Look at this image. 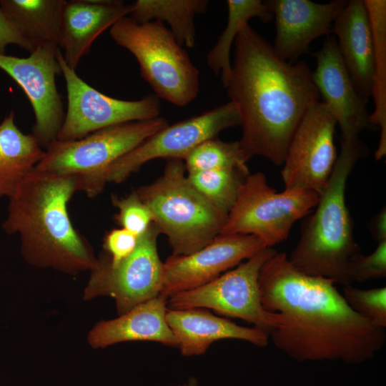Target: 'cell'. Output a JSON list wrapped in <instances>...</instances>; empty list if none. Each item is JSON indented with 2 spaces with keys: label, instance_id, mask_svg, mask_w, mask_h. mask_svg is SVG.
<instances>
[{
  "label": "cell",
  "instance_id": "obj_1",
  "mask_svg": "<svg viewBox=\"0 0 386 386\" xmlns=\"http://www.w3.org/2000/svg\"><path fill=\"white\" fill-rule=\"evenodd\" d=\"M258 281L262 307L277 315L269 336L291 358L357 365L384 346L385 329L355 313L332 280L299 271L285 253L264 263Z\"/></svg>",
  "mask_w": 386,
  "mask_h": 386
},
{
  "label": "cell",
  "instance_id": "obj_2",
  "mask_svg": "<svg viewBox=\"0 0 386 386\" xmlns=\"http://www.w3.org/2000/svg\"><path fill=\"white\" fill-rule=\"evenodd\" d=\"M234 59L224 87L242 128L238 141L247 162L261 156L282 165L307 109L320 101L312 71L303 61L282 59L249 24L234 40Z\"/></svg>",
  "mask_w": 386,
  "mask_h": 386
},
{
  "label": "cell",
  "instance_id": "obj_3",
  "mask_svg": "<svg viewBox=\"0 0 386 386\" xmlns=\"http://www.w3.org/2000/svg\"><path fill=\"white\" fill-rule=\"evenodd\" d=\"M76 191V177L34 168L9 198L2 229L19 235L21 253L30 264L69 274L96 267L98 259L69 217L68 204Z\"/></svg>",
  "mask_w": 386,
  "mask_h": 386
},
{
  "label": "cell",
  "instance_id": "obj_4",
  "mask_svg": "<svg viewBox=\"0 0 386 386\" xmlns=\"http://www.w3.org/2000/svg\"><path fill=\"white\" fill-rule=\"evenodd\" d=\"M367 153L360 141L342 142L333 171L312 214L305 217L301 236L288 257L299 271L351 284L350 266L360 252L345 201L347 178L358 159Z\"/></svg>",
  "mask_w": 386,
  "mask_h": 386
},
{
  "label": "cell",
  "instance_id": "obj_5",
  "mask_svg": "<svg viewBox=\"0 0 386 386\" xmlns=\"http://www.w3.org/2000/svg\"><path fill=\"white\" fill-rule=\"evenodd\" d=\"M135 191L159 233L168 238L174 255L206 246L220 234L227 218L192 185L180 159H168L160 177Z\"/></svg>",
  "mask_w": 386,
  "mask_h": 386
},
{
  "label": "cell",
  "instance_id": "obj_6",
  "mask_svg": "<svg viewBox=\"0 0 386 386\" xmlns=\"http://www.w3.org/2000/svg\"><path fill=\"white\" fill-rule=\"evenodd\" d=\"M109 34L136 58L141 76L158 98L184 107L197 97L199 71L164 23L138 24L127 16L111 26Z\"/></svg>",
  "mask_w": 386,
  "mask_h": 386
},
{
  "label": "cell",
  "instance_id": "obj_7",
  "mask_svg": "<svg viewBox=\"0 0 386 386\" xmlns=\"http://www.w3.org/2000/svg\"><path fill=\"white\" fill-rule=\"evenodd\" d=\"M163 117L106 127L79 139H56L35 169L78 178L79 191L93 198L102 192L108 168L146 139L169 125Z\"/></svg>",
  "mask_w": 386,
  "mask_h": 386
},
{
  "label": "cell",
  "instance_id": "obj_8",
  "mask_svg": "<svg viewBox=\"0 0 386 386\" xmlns=\"http://www.w3.org/2000/svg\"><path fill=\"white\" fill-rule=\"evenodd\" d=\"M319 198L310 190L278 192L267 184L263 173L249 174L219 234L253 235L272 247L287 239L293 224L312 212Z\"/></svg>",
  "mask_w": 386,
  "mask_h": 386
},
{
  "label": "cell",
  "instance_id": "obj_9",
  "mask_svg": "<svg viewBox=\"0 0 386 386\" xmlns=\"http://www.w3.org/2000/svg\"><path fill=\"white\" fill-rule=\"evenodd\" d=\"M276 251L264 247L255 255L214 280L168 299V308H208L220 315L242 319L268 335L277 322L275 313L261 303L259 274L264 263Z\"/></svg>",
  "mask_w": 386,
  "mask_h": 386
},
{
  "label": "cell",
  "instance_id": "obj_10",
  "mask_svg": "<svg viewBox=\"0 0 386 386\" xmlns=\"http://www.w3.org/2000/svg\"><path fill=\"white\" fill-rule=\"evenodd\" d=\"M159 234L152 222L139 237L134 250L127 257L117 264H110L106 256L98 259L96 267L90 271L84 298L112 297L121 315L159 295L164 275L157 245Z\"/></svg>",
  "mask_w": 386,
  "mask_h": 386
},
{
  "label": "cell",
  "instance_id": "obj_11",
  "mask_svg": "<svg viewBox=\"0 0 386 386\" xmlns=\"http://www.w3.org/2000/svg\"><path fill=\"white\" fill-rule=\"evenodd\" d=\"M57 59L66 84L67 109L56 139H79L113 125L159 116L160 102L156 95L134 101L109 96L89 85L70 69L61 51Z\"/></svg>",
  "mask_w": 386,
  "mask_h": 386
},
{
  "label": "cell",
  "instance_id": "obj_12",
  "mask_svg": "<svg viewBox=\"0 0 386 386\" xmlns=\"http://www.w3.org/2000/svg\"><path fill=\"white\" fill-rule=\"evenodd\" d=\"M239 125V116L231 102L199 115L169 124L112 164L106 173V182H123L152 159L183 160L202 142L217 137L226 129Z\"/></svg>",
  "mask_w": 386,
  "mask_h": 386
},
{
  "label": "cell",
  "instance_id": "obj_13",
  "mask_svg": "<svg viewBox=\"0 0 386 386\" xmlns=\"http://www.w3.org/2000/svg\"><path fill=\"white\" fill-rule=\"evenodd\" d=\"M336 120L323 102L312 104L299 123L288 146L281 172L284 189L322 194L337 157Z\"/></svg>",
  "mask_w": 386,
  "mask_h": 386
},
{
  "label": "cell",
  "instance_id": "obj_14",
  "mask_svg": "<svg viewBox=\"0 0 386 386\" xmlns=\"http://www.w3.org/2000/svg\"><path fill=\"white\" fill-rule=\"evenodd\" d=\"M60 48L46 44L35 48L26 58L0 54V69L23 89L32 107V134L41 147L57 139L65 112L56 76L61 74L57 54Z\"/></svg>",
  "mask_w": 386,
  "mask_h": 386
},
{
  "label": "cell",
  "instance_id": "obj_15",
  "mask_svg": "<svg viewBox=\"0 0 386 386\" xmlns=\"http://www.w3.org/2000/svg\"><path fill=\"white\" fill-rule=\"evenodd\" d=\"M266 247L249 234H219L202 248L185 255L169 256L164 262L160 295L167 298L202 286Z\"/></svg>",
  "mask_w": 386,
  "mask_h": 386
},
{
  "label": "cell",
  "instance_id": "obj_16",
  "mask_svg": "<svg viewBox=\"0 0 386 386\" xmlns=\"http://www.w3.org/2000/svg\"><path fill=\"white\" fill-rule=\"evenodd\" d=\"M313 81L341 130V142L359 139V133L376 126L370 120L366 101L356 90L340 55L335 36H328L313 54Z\"/></svg>",
  "mask_w": 386,
  "mask_h": 386
},
{
  "label": "cell",
  "instance_id": "obj_17",
  "mask_svg": "<svg viewBox=\"0 0 386 386\" xmlns=\"http://www.w3.org/2000/svg\"><path fill=\"white\" fill-rule=\"evenodd\" d=\"M264 2L275 20L273 49L282 59L295 63L301 55L308 52L314 39L331 33L335 19L347 1L335 0L324 4L310 0Z\"/></svg>",
  "mask_w": 386,
  "mask_h": 386
},
{
  "label": "cell",
  "instance_id": "obj_18",
  "mask_svg": "<svg viewBox=\"0 0 386 386\" xmlns=\"http://www.w3.org/2000/svg\"><path fill=\"white\" fill-rule=\"evenodd\" d=\"M132 5L116 0H71L63 8L59 48L66 64L75 70L94 41L119 19L129 15Z\"/></svg>",
  "mask_w": 386,
  "mask_h": 386
},
{
  "label": "cell",
  "instance_id": "obj_19",
  "mask_svg": "<svg viewBox=\"0 0 386 386\" xmlns=\"http://www.w3.org/2000/svg\"><path fill=\"white\" fill-rule=\"evenodd\" d=\"M166 320L177 339V347L187 357L202 355L219 340H240L260 347L269 342V335L261 329L239 326L204 308H168Z\"/></svg>",
  "mask_w": 386,
  "mask_h": 386
},
{
  "label": "cell",
  "instance_id": "obj_20",
  "mask_svg": "<svg viewBox=\"0 0 386 386\" xmlns=\"http://www.w3.org/2000/svg\"><path fill=\"white\" fill-rule=\"evenodd\" d=\"M331 33L359 94L372 96L374 46L368 13L363 0H350L335 19Z\"/></svg>",
  "mask_w": 386,
  "mask_h": 386
},
{
  "label": "cell",
  "instance_id": "obj_21",
  "mask_svg": "<svg viewBox=\"0 0 386 386\" xmlns=\"http://www.w3.org/2000/svg\"><path fill=\"white\" fill-rule=\"evenodd\" d=\"M167 305L168 298L159 295L116 319L100 321L89 331L88 343L94 349L128 341H153L177 347L166 320Z\"/></svg>",
  "mask_w": 386,
  "mask_h": 386
},
{
  "label": "cell",
  "instance_id": "obj_22",
  "mask_svg": "<svg viewBox=\"0 0 386 386\" xmlns=\"http://www.w3.org/2000/svg\"><path fill=\"white\" fill-rule=\"evenodd\" d=\"M44 154L34 135L23 133L10 112L0 124V197L10 198Z\"/></svg>",
  "mask_w": 386,
  "mask_h": 386
},
{
  "label": "cell",
  "instance_id": "obj_23",
  "mask_svg": "<svg viewBox=\"0 0 386 386\" xmlns=\"http://www.w3.org/2000/svg\"><path fill=\"white\" fill-rule=\"evenodd\" d=\"M65 0H1L0 9L18 32L35 48L59 47Z\"/></svg>",
  "mask_w": 386,
  "mask_h": 386
},
{
  "label": "cell",
  "instance_id": "obj_24",
  "mask_svg": "<svg viewBox=\"0 0 386 386\" xmlns=\"http://www.w3.org/2000/svg\"><path fill=\"white\" fill-rule=\"evenodd\" d=\"M207 0H137L132 3L130 18L138 24L153 21L167 22L181 46L196 44L194 18L206 11Z\"/></svg>",
  "mask_w": 386,
  "mask_h": 386
},
{
  "label": "cell",
  "instance_id": "obj_25",
  "mask_svg": "<svg viewBox=\"0 0 386 386\" xmlns=\"http://www.w3.org/2000/svg\"><path fill=\"white\" fill-rule=\"evenodd\" d=\"M370 19L374 46V72L372 96L375 110L370 120L380 129L377 160L386 154V1L363 0Z\"/></svg>",
  "mask_w": 386,
  "mask_h": 386
},
{
  "label": "cell",
  "instance_id": "obj_26",
  "mask_svg": "<svg viewBox=\"0 0 386 386\" xmlns=\"http://www.w3.org/2000/svg\"><path fill=\"white\" fill-rule=\"evenodd\" d=\"M227 5L228 15L226 27L207 55L209 68L215 75H220L224 88L232 70L231 47L239 32L252 18L257 17L264 23L273 20L272 11L261 0H228Z\"/></svg>",
  "mask_w": 386,
  "mask_h": 386
},
{
  "label": "cell",
  "instance_id": "obj_27",
  "mask_svg": "<svg viewBox=\"0 0 386 386\" xmlns=\"http://www.w3.org/2000/svg\"><path fill=\"white\" fill-rule=\"evenodd\" d=\"M249 174L237 169H212L187 173V175L202 197L228 214L240 185Z\"/></svg>",
  "mask_w": 386,
  "mask_h": 386
},
{
  "label": "cell",
  "instance_id": "obj_28",
  "mask_svg": "<svg viewBox=\"0 0 386 386\" xmlns=\"http://www.w3.org/2000/svg\"><path fill=\"white\" fill-rule=\"evenodd\" d=\"M187 173L212 169H237L249 173L238 141L226 142L217 137L207 139L183 159Z\"/></svg>",
  "mask_w": 386,
  "mask_h": 386
},
{
  "label": "cell",
  "instance_id": "obj_29",
  "mask_svg": "<svg viewBox=\"0 0 386 386\" xmlns=\"http://www.w3.org/2000/svg\"><path fill=\"white\" fill-rule=\"evenodd\" d=\"M348 306L371 325L386 327V287L360 289L347 284L343 295Z\"/></svg>",
  "mask_w": 386,
  "mask_h": 386
},
{
  "label": "cell",
  "instance_id": "obj_30",
  "mask_svg": "<svg viewBox=\"0 0 386 386\" xmlns=\"http://www.w3.org/2000/svg\"><path fill=\"white\" fill-rule=\"evenodd\" d=\"M112 204L118 212L114 219L120 227L137 236L144 234L153 222V217L148 207L141 200L136 191L125 197L112 195Z\"/></svg>",
  "mask_w": 386,
  "mask_h": 386
},
{
  "label": "cell",
  "instance_id": "obj_31",
  "mask_svg": "<svg viewBox=\"0 0 386 386\" xmlns=\"http://www.w3.org/2000/svg\"><path fill=\"white\" fill-rule=\"evenodd\" d=\"M386 277V241L378 243L368 255L358 254L352 261L350 278L354 282H365Z\"/></svg>",
  "mask_w": 386,
  "mask_h": 386
},
{
  "label": "cell",
  "instance_id": "obj_32",
  "mask_svg": "<svg viewBox=\"0 0 386 386\" xmlns=\"http://www.w3.org/2000/svg\"><path fill=\"white\" fill-rule=\"evenodd\" d=\"M139 236L122 228L112 229L104 237L103 247L109 262L117 264L134 250Z\"/></svg>",
  "mask_w": 386,
  "mask_h": 386
},
{
  "label": "cell",
  "instance_id": "obj_33",
  "mask_svg": "<svg viewBox=\"0 0 386 386\" xmlns=\"http://www.w3.org/2000/svg\"><path fill=\"white\" fill-rule=\"evenodd\" d=\"M10 44L17 45L30 53L34 50L29 42L6 19L0 9V54H4L7 46Z\"/></svg>",
  "mask_w": 386,
  "mask_h": 386
},
{
  "label": "cell",
  "instance_id": "obj_34",
  "mask_svg": "<svg viewBox=\"0 0 386 386\" xmlns=\"http://www.w3.org/2000/svg\"><path fill=\"white\" fill-rule=\"evenodd\" d=\"M373 239L380 243L386 241V209L385 207L373 216L369 224Z\"/></svg>",
  "mask_w": 386,
  "mask_h": 386
},
{
  "label": "cell",
  "instance_id": "obj_35",
  "mask_svg": "<svg viewBox=\"0 0 386 386\" xmlns=\"http://www.w3.org/2000/svg\"><path fill=\"white\" fill-rule=\"evenodd\" d=\"M178 386H197V381L194 377H191L187 383Z\"/></svg>",
  "mask_w": 386,
  "mask_h": 386
}]
</instances>
